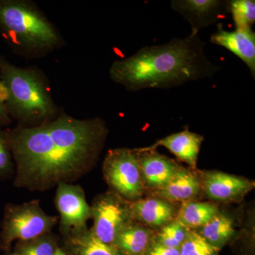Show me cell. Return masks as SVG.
<instances>
[{
  "label": "cell",
  "mask_w": 255,
  "mask_h": 255,
  "mask_svg": "<svg viewBox=\"0 0 255 255\" xmlns=\"http://www.w3.org/2000/svg\"><path fill=\"white\" fill-rule=\"evenodd\" d=\"M17 168L15 184L48 189L67 182L91 167L107 134L103 119H78L61 112L34 127L5 130Z\"/></svg>",
  "instance_id": "cell-1"
},
{
  "label": "cell",
  "mask_w": 255,
  "mask_h": 255,
  "mask_svg": "<svg viewBox=\"0 0 255 255\" xmlns=\"http://www.w3.org/2000/svg\"><path fill=\"white\" fill-rule=\"evenodd\" d=\"M204 46L199 33L191 32L164 44L143 47L135 54L115 60L110 69L111 80L136 92L213 78L221 67L210 61Z\"/></svg>",
  "instance_id": "cell-2"
},
{
  "label": "cell",
  "mask_w": 255,
  "mask_h": 255,
  "mask_svg": "<svg viewBox=\"0 0 255 255\" xmlns=\"http://www.w3.org/2000/svg\"><path fill=\"white\" fill-rule=\"evenodd\" d=\"M0 79L6 91V108L22 127H34L58 117L47 79L41 70L20 68L0 55Z\"/></svg>",
  "instance_id": "cell-3"
},
{
  "label": "cell",
  "mask_w": 255,
  "mask_h": 255,
  "mask_svg": "<svg viewBox=\"0 0 255 255\" xmlns=\"http://www.w3.org/2000/svg\"><path fill=\"white\" fill-rule=\"evenodd\" d=\"M0 33L15 52L30 58L48 54L64 43L46 15L26 0H0Z\"/></svg>",
  "instance_id": "cell-4"
},
{
  "label": "cell",
  "mask_w": 255,
  "mask_h": 255,
  "mask_svg": "<svg viewBox=\"0 0 255 255\" xmlns=\"http://www.w3.org/2000/svg\"><path fill=\"white\" fill-rule=\"evenodd\" d=\"M58 221L56 216L47 215L38 201L5 208L0 231V248L9 251L15 241L24 242L50 232Z\"/></svg>",
  "instance_id": "cell-5"
},
{
  "label": "cell",
  "mask_w": 255,
  "mask_h": 255,
  "mask_svg": "<svg viewBox=\"0 0 255 255\" xmlns=\"http://www.w3.org/2000/svg\"><path fill=\"white\" fill-rule=\"evenodd\" d=\"M103 171L106 180L117 195L133 201L141 197L143 180L135 150H110L106 156Z\"/></svg>",
  "instance_id": "cell-6"
},
{
  "label": "cell",
  "mask_w": 255,
  "mask_h": 255,
  "mask_svg": "<svg viewBox=\"0 0 255 255\" xmlns=\"http://www.w3.org/2000/svg\"><path fill=\"white\" fill-rule=\"evenodd\" d=\"M94 226L91 231L106 244L113 246L119 231L131 223L130 206L117 194L100 196L91 207Z\"/></svg>",
  "instance_id": "cell-7"
},
{
  "label": "cell",
  "mask_w": 255,
  "mask_h": 255,
  "mask_svg": "<svg viewBox=\"0 0 255 255\" xmlns=\"http://www.w3.org/2000/svg\"><path fill=\"white\" fill-rule=\"evenodd\" d=\"M55 205L60 214L62 232L68 236L87 229V221L92 218L91 207L80 186L58 183Z\"/></svg>",
  "instance_id": "cell-8"
},
{
  "label": "cell",
  "mask_w": 255,
  "mask_h": 255,
  "mask_svg": "<svg viewBox=\"0 0 255 255\" xmlns=\"http://www.w3.org/2000/svg\"><path fill=\"white\" fill-rule=\"evenodd\" d=\"M171 7L189 22L191 32L196 33L228 14L226 0H173Z\"/></svg>",
  "instance_id": "cell-9"
},
{
  "label": "cell",
  "mask_w": 255,
  "mask_h": 255,
  "mask_svg": "<svg viewBox=\"0 0 255 255\" xmlns=\"http://www.w3.org/2000/svg\"><path fill=\"white\" fill-rule=\"evenodd\" d=\"M210 41L229 50L243 60L255 79V33L252 27L236 28L234 31H227L219 24L217 31L211 35Z\"/></svg>",
  "instance_id": "cell-10"
},
{
  "label": "cell",
  "mask_w": 255,
  "mask_h": 255,
  "mask_svg": "<svg viewBox=\"0 0 255 255\" xmlns=\"http://www.w3.org/2000/svg\"><path fill=\"white\" fill-rule=\"evenodd\" d=\"M143 183L151 189L160 190L173 177L179 167L154 149L147 147L135 150Z\"/></svg>",
  "instance_id": "cell-11"
},
{
  "label": "cell",
  "mask_w": 255,
  "mask_h": 255,
  "mask_svg": "<svg viewBox=\"0 0 255 255\" xmlns=\"http://www.w3.org/2000/svg\"><path fill=\"white\" fill-rule=\"evenodd\" d=\"M203 187L206 195L214 200L233 201L248 194L254 183L219 171H210L203 176Z\"/></svg>",
  "instance_id": "cell-12"
},
{
  "label": "cell",
  "mask_w": 255,
  "mask_h": 255,
  "mask_svg": "<svg viewBox=\"0 0 255 255\" xmlns=\"http://www.w3.org/2000/svg\"><path fill=\"white\" fill-rule=\"evenodd\" d=\"M203 140L199 134L185 130L164 137L147 148L155 150L158 146H162L178 159L195 168Z\"/></svg>",
  "instance_id": "cell-13"
},
{
  "label": "cell",
  "mask_w": 255,
  "mask_h": 255,
  "mask_svg": "<svg viewBox=\"0 0 255 255\" xmlns=\"http://www.w3.org/2000/svg\"><path fill=\"white\" fill-rule=\"evenodd\" d=\"M132 219L152 227H161L170 223L175 216V209L162 199H138L129 204Z\"/></svg>",
  "instance_id": "cell-14"
},
{
  "label": "cell",
  "mask_w": 255,
  "mask_h": 255,
  "mask_svg": "<svg viewBox=\"0 0 255 255\" xmlns=\"http://www.w3.org/2000/svg\"><path fill=\"white\" fill-rule=\"evenodd\" d=\"M201 190V182L195 174L179 167L173 177L160 190L159 199L167 201H188L194 199Z\"/></svg>",
  "instance_id": "cell-15"
},
{
  "label": "cell",
  "mask_w": 255,
  "mask_h": 255,
  "mask_svg": "<svg viewBox=\"0 0 255 255\" xmlns=\"http://www.w3.org/2000/svg\"><path fill=\"white\" fill-rule=\"evenodd\" d=\"M66 244L70 255H122L113 246L101 241L87 228L67 236Z\"/></svg>",
  "instance_id": "cell-16"
},
{
  "label": "cell",
  "mask_w": 255,
  "mask_h": 255,
  "mask_svg": "<svg viewBox=\"0 0 255 255\" xmlns=\"http://www.w3.org/2000/svg\"><path fill=\"white\" fill-rule=\"evenodd\" d=\"M150 238L149 230L130 223L119 231L113 246L124 254L141 255L148 248Z\"/></svg>",
  "instance_id": "cell-17"
},
{
  "label": "cell",
  "mask_w": 255,
  "mask_h": 255,
  "mask_svg": "<svg viewBox=\"0 0 255 255\" xmlns=\"http://www.w3.org/2000/svg\"><path fill=\"white\" fill-rule=\"evenodd\" d=\"M219 213V209L215 204L188 201L183 203L177 221L187 229L200 228Z\"/></svg>",
  "instance_id": "cell-18"
},
{
  "label": "cell",
  "mask_w": 255,
  "mask_h": 255,
  "mask_svg": "<svg viewBox=\"0 0 255 255\" xmlns=\"http://www.w3.org/2000/svg\"><path fill=\"white\" fill-rule=\"evenodd\" d=\"M235 231L233 220L219 213L197 233L210 244L219 248L232 238Z\"/></svg>",
  "instance_id": "cell-19"
},
{
  "label": "cell",
  "mask_w": 255,
  "mask_h": 255,
  "mask_svg": "<svg viewBox=\"0 0 255 255\" xmlns=\"http://www.w3.org/2000/svg\"><path fill=\"white\" fill-rule=\"evenodd\" d=\"M228 13L232 15L236 28L252 27L255 22L254 0L228 1Z\"/></svg>",
  "instance_id": "cell-20"
},
{
  "label": "cell",
  "mask_w": 255,
  "mask_h": 255,
  "mask_svg": "<svg viewBox=\"0 0 255 255\" xmlns=\"http://www.w3.org/2000/svg\"><path fill=\"white\" fill-rule=\"evenodd\" d=\"M58 249L53 236L48 233L30 241L19 242L18 255H53Z\"/></svg>",
  "instance_id": "cell-21"
},
{
  "label": "cell",
  "mask_w": 255,
  "mask_h": 255,
  "mask_svg": "<svg viewBox=\"0 0 255 255\" xmlns=\"http://www.w3.org/2000/svg\"><path fill=\"white\" fill-rule=\"evenodd\" d=\"M179 250L180 255H216L219 248L210 244L197 232L189 230Z\"/></svg>",
  "instance_id": "cell-22"
},
{
  "label": "cell",
  "mask_w": 255,
  "mask_h": 255,
  "mask_svg": "<svg viewBox=\"0 0 255 255\" xmlns=\"http://www.w3.org/2000/svg\"><path fill=\"white\" fill-rule=\"evenodd\" d=\"M189 229L184 227L177 220L163 226L157 236V243L164 247L179 249L187 238Z\"/></svg>",
  "instance_id": "cell-23"
},
{
  "label": "cell",
  "mask_w": 255,
  "mask_h": 255,
  "mask_svg": "<svg viewBox=\"0 0 255 255\" xmlns=\"http://www.w3.org/2000/svg\"><path fill=\"white\" fill-rule=\"evenodd\" d=\"M12 155L6 132L0 128V179L6 177L12 169Z\"/></svg>",
  "instance_id": "cell-24"
},
{
  "label": "cell",
  "mask_w": 255,
  "mask_h": 255,
  "mask_svg": "<svg viewBox=\"0 0 255 255\" xmlns=\"http://www.w3.org/2000/svg\"><path fill=\"white\" fill-rule=\"evenodd\" d=\"M11 119L6 108V91L4 84L0 79V128L9 125Z\"/></svg>",
  "instance_id": "cell-25"
},
{
  "label": "cell",
  "mask_w": 255,
  "mask_h": 255,
  "mask_svg": "<svg viewBox=\"0 0 255 255\" xmlns=\"http://www.w3.org/2000/svg\"><path fill=\"white\" fill-rule=\"evenodd\" d=\"M146 255H180L179 249L167 248L156 243L148 250Z\"/></svg>",
  "instance_id": "cell-26"
},
{
  "label": "cell",
  "mask_w": 255,
  "mask_h": 255,
  "mask_svg": "<svg viewBox=\"0 0 255 255\" xmlns=\"http://www.w3.org/2000/svg\"><path fill=\"white\" fill-rule=\"evenodd\" d=\"M68 255L66 253H65V251H63V250L60 249V248H58V249L56 250V251H55V253H54V255Z\"/></svg>",
  "instance_id": "cell-27"
},
{
  "label": "cell",
  "mask_w": 255,
  "mask_h": 255,
  "mask_svg": "<svg viewBox=\"0 0 255 255\" xmlns=\"http://www.w3.org/2000/svg\"><path fill=\"white\" fill-rule=\"evenodd\" d=\"M18 255L17 254H15V255Z\"/></svg>",
  "instance_id": "cell-28"
}]
</instances>
